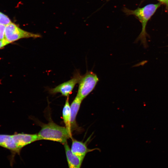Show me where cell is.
<instances>
[{"label": "cell", "instance_id": "obj_1", "mask_svg": "<svg viewBox=\"0 0 168 168\" xmlns=\"http://www.w3.org/2000/svg\"><path fill=\"white\" fill-rule=\"evenodd\" d=\"M161 4L160 2L156 4H150L142 7H138L133 10L125 7H123L122 9L123 11L126 15L134 16L141 23L142 30L136 41L137 42L140 41L141 44L145 48L147 46V37L148 36L146 31L147 24Z\"/></svg>", "mask_w": 168, "mask_h": 168}, {"label": "cell", "instance_id": "obj_2", "mask_svg": "<svg viewBox=\"0 0 168 168\" xmlns=\"http://www.w3.org/2000/svg\"><path fill=\"white\" fill-rule=\"evenodd\" d=\"M37 134L39 140H50L63 144L69 138H72L65 127L58 125L52 121L43 124Z\"/></svg>", "mask_w": 168, "mask_h": 168}, {"label": "cell", "instance_id": "obj_3", "mask_svg": "<svg viewBox=\"0 0 168 168\" xmlns=\"http://www.w3.org/2000/svg\"><path fill=\"white\" fill-rule=\"evenodd\" d=\"M40 35L25 30L12 22L6 25L4 39L9 43L21 39L41 37Z\"/></svg>", "mask_w": 168, "mask_h": 168}, {"label": "cell", "instance_id": "obj_4", "mask_svg": "<svg viewBox=\"0 0 168 168\" xmlns=\"http://www.w3.org/2000/svg\"><path fill=\"white\" fill-rule=\"evenodd\" d=\"M98 81L96 74L91 71L86 72L79 82L77 95L83 100L93 90Z\"/></svg>", "mask_w": 168, "mask_h": 168}, {"label": "cell", "instance_id": "obj_5", "mask_svg": "<svg viewBox=\"0 0 168 168\" xmlns=\"http://www.w3.org/2000/svg\"><path fill=\"white\" fill-rule=\"evenodd\" d=\"M82 76L78 71L75 73L73 77L70 80L59 84L55 87L50 89L49 92L52 94L59 93L62 95L69 97L75 86L79 83Z\"/></svg>", "mask_w": 168, "mask_h": 168}, {"label": "cell", "instance_id": "obj_6", "mask_svg": "<svg viewBox=\"0 0 168 168\" xmlns=\"http://www.w3.org/2000/svg\"><path fill=\"white\" fill-rule=\"evenodd\" d=\"M17 147L20 152L22 148L38 140L37 134H28L17 133L13 134Z\"/></svg>", "mask_w": 168, "mask_h": 168}, {"label": "cell", "instance_id": "obj_7", "mask_svg": "<svg viewBox=\"0 0 168 168\" xmlns=\"http://www.w3.org/2000/svg\"><path fill=\"white\" fill-rule=\"evenodd\" d=\"M72 143L70 148L72 152L75 155L83 160L88 152L98 149V148H88L86 143L81 141L72 139Z\"/></svg>", "mask_w": 168, "mask_h": 168}, {"label": "cell", "instance_id": "obj_8", "mask_svg": "<svg viewBox=\"0 0 168 168\" xmlns=\"http://www.w3.org/2000/svg\"><path fill=\"white\" fill-rule=\"evenodd\" d=\"M69 168H81L83 160L74 154L67 142L64 144Z\"/></svg>", "mask_w": 168, "mask_h": 168}, {"label": "cell", "instance_id": "obj_9", "mask_svg": "<svg viewBox=\"0 0 168 168\" xmlns=\"http://www.w3.org/2000/svg\"><path fill=\"white\" fill-rule=\"evenodd\" d=\"M82 100L78 96L76 95L70 105L72 132L76 130L78 128V126L76 121V116Z\"/></svg>", "mask_w": 168, "mask_h": 168}, {"label": "cell", "instance_id": "obj_10", "mask_svg": "<svg viewBox=\"0 0 168 168\" xmlns=\"http://www.w3.org/2000/svg\"><path fill=\"white\" fill-rule=\"evenodd\" d=\"M62 117L65 127L72 136L71 114L69 97H67L62 111Z\"/></svg>", "mask_w": 168, "mask_h": 168}, {"label": "cell", "instance_id": "obj_11", "mask_svg": "<svg viewBox=\"0 0 168 168\" xmlns=\"http://www.w3.org/2000/svg\"><path fill=\"white\" fill-rule=\"evenodd\" d=\"M11 22L9 18L6 14L0 11V24L6 25Z\"/></svg>", "mask_w": 168, "mask_h": 168}, {"label": "cell", "instance_id": "obj_12", "mask_svg": "<svg viewBox=\"0 0 168 168\" xmlns=\"http://www.w3.org/2000/svg\"><path fill=\"white\" fill-rule=\"evenodd\" d=\"M6 25L0 24V40L4 39Z\"/></svg>", "mask_w": 168, "mask_h": 168}, {"label": "cell", "instance_id": "obj_13", "mask_svg": "<svg viewBox=\"0 0 168 168\" xmlns=\"http://www.w3.org/2000/svg\"><path fill=\"white\" fill-rule=\"evenodd\" d=\"M9 44L10 43L5 39L0 40V49L3 48Z\"/></svg>", "mask_w": 168, "mask_h": 168}, {"label": "cell", "instance_id": "obj_14", "mask_svg": "<svg viewBox=\"0 0 168 168\" xmlns=\"http://www.w3.org/2000/svg\"><path fill=\"white\" fill-rule=\"evenodd\" d=\"M161 4L165 5L166 7H168V0H157Z\"/></svg>", "mask_w": 168, "mask_h": 168}, {"label": "cell", "instance_id": "obj_15", "mask_svg": "<svg viewBox=\"0 0 168 168\" xmlns=\"http://www.w3.org/2000/svg\"><path fill=\"white\" fill-rule=\"evenodd\" d=\"M107 1H109V0H106Z\"/></svg>", "mask_w": 168, "mask_h": 168}]
</instances>
